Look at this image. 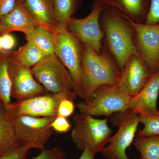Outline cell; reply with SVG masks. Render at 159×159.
Returning <instances> with one entry per match:
<instances>
[{"instance_id": "6da1fadb", "label": "cell", "mask_w": 159, "mask_h": 159, "mask_svg": "<svg viewBox=\"0 0 159 159\" xmlns=\"http://www.w3.org/2000/svg\"><path fill=\"white\" fill-rule=\"evenodd\" d=\"M102 44L116 61L121 72L132 55L138 53L135 31L130 21L116 9L105 6L100 16Z\"/></svg>"}, {"instance_id": "4dcf8cb0", "label": "cell", "mask_w": 159, "mask_h": 159, "mask_svg": "<svg viewBox=\"0 0 159 159\" xmlns=\"http://www.w3.org/2000/svg\"><path fill=\"white\" fill-rule=\"evenodd\" d=\"M2 35V51H10L16 45L15 38L10 33H5Z\"/></svg>"}, {"instance_id": "8992f818", "label": "cell", "mask_w": 159, "mask_h": 159, "mask_svg": "<svg viewBox=\"0 0 159 159\" xmlns=\"http://www.w3.org/2000/svg\"><path fill=\"white\" fill-rule=\"evenodd\" d=\"M31 70L47 92L76 94L70 72L55 54L46 56L31 67Z\"/></svg>"}, {"instance_id": "e575fe53", "label": "cell", "mask_w": 159, "mask_h": 159, "mask_svg": "<svg viewBox=\"0 0 159 159\" xmlns=\"http://www.w3.org/2000/svg\"><path fill=\"white\" fill-rule=\"evenodd\" d=\"M138 159H141V157H140V158H139Z\"/></svg>"}, {"instance_id": "f546056e", "label": "cell", "mask_w": 159, "mask_h": 159, "mask_svg": "<svg viewBox=\"0 0 159 159\" xmlns=\"http://www.w3.org/2000/svg\"><path fill=\"white\" fill-rule=\"evenodd\" d=\"M16 0H0V21L14 8Z\"/></svg>"}, {"instance_id": "52a82bcc", "label": "cell", "mask_w": 159, "mask_h": 159, "mask_svg": "<svg viewBox=\"0 0 159 159\" xmlns=\"http://www.w3.org/2000/svg\"><path fill=\"white\" fill-rule=\"evenodd\" d=\"M75 94L49 93L29 99L18 100L6 109V113L11 120L22 116L33 117H56L61 100L69 98L74 100Z\"/></svg>"}, {"instance_id": "484cf974", "label": "cell", "mask_w": 159, "mask_h": 159, "mask_svg": "<svg viewBox=\"0 0 159 159\" xmlns=\"http://www.w3.org/2000/svg\"><path fill=\"white\" fill-rule=\"evenodd\" d=\"M150 8L144 24L155 25L159 23V0H150Z\"/></svg>"}, {"instance_id": "1f68e13d", "label": "cell", "mask_w": 159, "mask_h": 159, "mask_svg": "<svg viewBox=\"0 0 159 159\" xmlns=\"http://www.w3.org/2000/svg\"><path fill=\"white\" fill-rule=\"evenodd\" d=\"M95 155L92 153L88 148H85L83 151L81 155L78 159H95Z\"/></svg>"}, {"instance_id": "ac0fdd59", "label": "cell", "mask_w": 159, "mask_h": 159, "mask_svg": "<svg viewBox=\"0 0 159 159\" xmlns=\"http://www.w3.org/2000/svg\"><path fill=\"white\" fill-rule=\"evenodd\" d=\"M24 145L16 133L12 120L0 106V157Z\"/></svg>"}, {"instance_id": "7c38bea8", "label": "cell", "mask_w": 159, "mask_h": 159, "mask_svg": "<svg viewBox=\"0 0 159 159\" xmlns=\"http://www.w3.org/2000/svg\"><path fill=\"white\" fill-rule=\"evenodd\" d=\"M152 73L139 53L130 57L121 72L118 87L129 97L140 93L150 80Z\"/></svg>"}, {"instance_id": "cb8c5ba5", "label": "cell", "mask_w": 159, "mask_h": 159, "mask_svg": "<svg viewBox=\"0 0 159 159\" xmlns=\"http://www.w3.org/2000/svg\"><path fill=\"white\" fill-rule=\"evenodd\" d=\"M138 114L140 122L144 125V127L142 129L137 131V136H159V111L157 112L141 111Z\"/></svg>"}, {"instance_id": "ba28073f", "label": "cell", "mask_w": 159, "mask_h": 159, "mask_svg": "<svg viewBox=\"0 0 159 159\" xmlns=\"http://www.w3.org/2000/svg\"><path fill=\"white\" fill-rule=\"evenodd\" d=\"M105 5L100 0H94L89 14L83 18L73 16L67 29L81 43L89 46L98 54L101 53L103 34L100 26V15Z\"/></svg>"}, {"instance_id": "4fadbf2b", "label": "cell", "mask_w": 159, "mask_h": 159, "mask_svg": "<svg viewBox=\"0 0 159 159\" xmlns=\"http://www.w3.org/2000/svg\"><path fill=\"white\" fill-rule=\"evenodd\" d=\"M9 71L11 82V97L22 100L46 93L45 89L34 78L31 68L11 58Z\"/></svg>"}, {"instance_id": "ffe728a7", "label": "cell", "mask_w": 159, "mask_h": 159, "mask_svg": "<svg viewBox=\"0 0 159 159\" xmlns=\"http://www.w3.org/2000/svg\"><path fill=\"white\" fill-rule=\"evenodd\" d=\"M46 56L30 40H28L27 43L17 51H11V59L29 68L35 65Z\"/></svg>"}, {"instance_id": "2e32d148", "label": "cell", "mask_w": 159, "mask_h": 159, "mask_svg": "<svg viewBox=\"0 0 159 159\" xmlns=\"http://www.w3.org/2000/svg\"><path fill=\"white\" fill-rule=\"evenodd\" d=\"M105 6L116 9L126 18L144 23L150 8V0H100Z\"/></svg>"}, {"instance_id": "8fae6325", "label": "cell", "mask_w": 159, "mask_h": 159, "mask_svg": "<svg viewBox=\"0 0 159 159\" xmlns=\"http://www.w3.org/2000/svg\"><path fill=\"white\" fill-rule=\"evenodd\" d=\"M133 26L137 51L152 74L159 71V23L146 25L128 19Z\"/></svg>"}, {"instance_id": "f1b7e54d", "label": "cell", "mask_w": 159, "mask_h": 159, "mask_svg": "<svg viewBox=\"0 0 159 159\" xmlns=\"http://www.w3.org/2000/svg\"><path fill=\"white\" fill-rule=\"evenodd\" d=\"M30 148L23 145L20 148L9 152L0 157V159H23L25 158Z\"/></svg>"}, {"instance_id": "836d02e7", "label": "cell", "mask_w": 159, "mask_h": 159, "mask_svg": "<svg viewBox=\"0 0 159 159\" xmlns=\"http://www.w3.org/2000/svg\"><path fill=\"white\" fill-rule=\"evenodd\" d=\"M2 51V36H0V51Z\"/></svg>"}, {"instance_id": "30bf717a", "label": "cell", "mask_w": 159, "mask_h": 159, "mask_svg": "<svg viewBox=\"0 0 159 159\" xmlns=\"http://www.w3.org/2000/svg\"><path fill=\"white\" fill-rule=\"evenodd\" d=\"M121 113L118 130L101 152L108 159H129L126 150L133 142L140 123L139 115L132 110Z\"/></svg>"}, {"instance_id": "9a60e30c", "label": "cell", "mask_w": 159, "mask_h": 159, "mask_svg": "<svg viewBox=\"0 0 159 159\" xmlns=\"http://www.w3.org/2000/svg\"><path fill=\"white\" fill-rule=\"evenodd\" d=\"M159 98V71L152 74L149 81L136 96L131 97L130 109L141 111H157Z\"/></svg>"}, {"instance_id": "9c48e42d", "label": "cell", "mask_w": 159, "mask_h": 159, "mask_svg": "<svg viewBox=\"0 0 159 159\" xmlns=\"http://www.w3.org/2000/svg\"><path fill=\"white\" fill-rule=\"evenodd\" d=\"M56 117L22 116L12 120L16 133L24 145L42 150L53 134L51 124Z\"/></svg>"}, {"instance_id": "44dd1931", "label": "cell", "mask_w": 159, "mask_h": 159, "mask_svg": "<svg viewBox=\"0 0 159 159\" xmlns=\"http://www.w3.org/2000/svg\"><path fill=\"white\" fill-rule=\"evenodd\" d=\"M82 0H54V9L57 25L67 28L71 18L82 4Z\"/></svg>"}, {"instance_id": "d6a6232c", "label": "cell", "mask_w": 159, "mask_h": 159, "mask_svg": "<svg viewBox=\"0 0 159 159\" xmlns=\"http://www.w3.org/2000/svg\"><path fill=\"white\" fill-rule=\"evenodd\" d=\"M6 33V30L4 29V27L0 25V34H3Z\"/></svg>"}, {"instance_id": "7402d4cb", "label": "cell", "mask_w": 159, "mask_h": 159, "mask_svg": "<svg viewBox=\"0 0 159 159\" xmlns=\"http://www.w3.org/2000/svg\"><path fill=\"white\" fill-rule=\"evenodd\" d=\"M27 40H30L46 56L54 54V42L53 33L48 29L39 25L29 36Z\"/></svg>"}, {"instance_id": "5bb4252c", "label": "cell", "mask_w": 159, "mask_h": 159, "mask_svg": "<svg viewBox=\"0 0 159 159\" xmlns=\"http://www.w3.org/2000/svg\"><path fill=\"white\" fill-rule=\"evenodd\" d=\"M6 33L17 31L29 36L35 27L39 25L25 8L20 0H16L14 8L0 21Z\"/></svg>"}, {"instance_id": "277c9868", "label": "cell", "mask_w": 159, "mask_h": 159, "mask_svg": "<svg viewBox=\"0 0 159 159\" xmlns=\"http://www.w3.org/2000/svg\"><path fill=\"white\" fill-rule=\"evenodd\" d=\"M52 32L54 38V54L70 72L76 95L84 99L81 77V43L66 27L57 25Z\"/></svg>"}, {"instance_id": "d6986e66", "label": "cell", "mask_w": 159, "mask_h": 159, "mask_svg": "<svg viewBox=\"0 0 159 159\" xmlns=\"http://www.w3.org/2000/svg\"><path fill=\"white\" fill-rule=\"evenodd\" d=\"M11 51H0V101L5 109L9 108L11 102V82L9 71Z\"/></svg>"}, {"instance_id": "e0dca14e", "label": "cell", "mask_w": 159, "mask_h": 159, "mask_svg": "<svg viewBox=\"0 0 159 159\" xmlns=\"http://www.w3.org/2000/svg\"><path fill=\"white\" fill-rule=\"evenodd\" d=\"M39 26L51 32L57 26L54 0H20Z\"/></svg>"}, {"instance_id": "3957f363", "label": "cell", "mask_w": 159, "mask_h": 159, "mask_svg": "<svg viewBox=\"0 0 159 159\" xmlns=\"http://www.w3.org/2000/svg\"><path fill=\"white\" fill-rule=\"evenodd\" d=\"M71 138L79 150L88 148L94 155L101 152L108 144L112 133L107 119H97L87 114L75 115Z\"/></svg>"}, {"instance_id": "603a6c76", "label": "cell", "mask_w": 159, "mask_h": 159, "mask_svg": "<svg viewBox=\"0 0 159 159\" xmlns=\"http://www.w3.org/2000/svg\"><path fill=\"white\" fill-rule=\"evenodd\" d=\"M142 159H159V136H136L132 143Z\"/></svg>"}, {"instance_id": "83f0119b", "label": "cell", "mask_w": 159, "mask_h": 159, "mask_svg": "<svg viewBox=\"0 0 159 159\" xmlns=\"http://www.w3.org/2000/svg\"><path fill=\"white\" fill-rule=\"evenodd\" d=\"M53 130L59 133H66L70 130L72 125L67 118L57 116L51 124Z\"/></svg>"}, {"instance_id": "d4e9b609", "label": "cell", "mask_w": 159, "mask_h": 159, "mask_svg": "<svg viewBox=\"0 0 159 159\" xmlns=\"http://www.w3.org/2000/svg\"><path fill=\"white\" fill-rule=\"evenodd\" d=\"M30 159H66V158L61 148L59 146H55L51 149L45 148L41 150L40 153L37 157Z\"/></svg>"}, {"instance_id": "7a4b0ae2", "label": "cell", "mask_w": 159, "mask_h": 159, "mask_svg": "<svg viewBox=\"0 0 159 159\" xmlns=\"http://www.w3.org/2000/svg\"><path fill=\"white\" fill-rule=\"evenodd\" d=\"M81 44V77L84 100L89 102L101 86H116L121 71L115 58L102 46L98 54L89 46Z\"/></svg>"}, {"instance_id": "4316f807", "label": "cell", "mask_w": 159, "mask_h": 159, "mask_svg": "<svg viewBox=\"0 0 159 159\" xmlns=\"http://www.w3.org/2000/svg\"><path fill=\"white\" fill-rule=\"evenodd\" d=\"M75 111V105L74 100L65 98L61 100L58 107L57 116L68 118L74 114Z\"/></svg>"}, {"instance_id": "5b68a950", "label": "cell", "mask_w": 159, "mask_h": 159, "mask_svg": "<svg viewBox=\"0 0 159 159\" xmlns=\"http://www.w3.org/2000/svg\"><path fill=\"white\" fill-rule=\"evenodd\" d=\"M131 99L117 85H102L95 91L89 102H78L77 107L81 113L107 118L115 113L130 109Z\"/></svg>"}]
</instances>
